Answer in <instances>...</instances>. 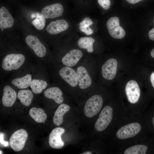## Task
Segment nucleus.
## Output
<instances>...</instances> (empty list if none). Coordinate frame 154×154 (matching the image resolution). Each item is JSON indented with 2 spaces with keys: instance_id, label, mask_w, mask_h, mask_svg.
I'll use <instances>...</instances> for the list:
<instances>
[{
  "instance_id": "29",
  "label": "nucleus",
  "mask_w": 154,
  "mask_h": 154,
  "mask_svg": "<svg viewBox=\"0 0 154 154\" xmlns=\"http://www.w3.org/2000/svg\"><path fill=\"white\" fill-rule=\"evenodd\" d=\"M4 135L2 133H0V143L5 147H7L9 145V144L8 142L4 141L3 139Z\"/></svg>"
},
{
  "instance_id": "5",
  "label": "nucleus",
  "mask_w": 154,
  "mask_h": 154,
  "mask_svg": "<svg viewBox=\"0 0 154 154\" xmlns=\"http://www.w3.org/2000/svg\"><path fill=\"white\" fill-rule=\"evenodd\" d=\"M28 137V133L25 130L20 129L16 131L10 138L11 147L15 151H21L23 148Z\"/></svg>"
},
{
  "instance_id": "35",
  "label": "nucleus",
  "mask_w": 154,
  "mask_h": 154,
  "mask_svg": "<svg viewBox=\"0 0 154 154\" xmlns=\"http://www.w3.org/2000/svg\"><path fill=\"white\" fill-rule=\"evenodd\" d=\"M152 123L153 126H154V116L152 119Z\"/></svg>"
},
{
  "instance_id": "27",
  "label": "nucleus",
  "mask_w": 154,
  "mask_h": 154,
  "mask_svg": "<svg viewBox=\"0 0 154 154\" xmlns=\"http://www.w3.org/2000/svg\"><path fill=\"white\" fill-rule=\"evenodd\" d=\"M36 18L32 21V23L37 29L42 30L45 26V18L41 13L38 12L36 13Z\"/></svg>"
},
{
  "instance_id": "1",
  "label": "nucleus",
  "mask_w": 154,
  "mask_h": 154,
  "mask_svg": "<svg viewBox=\"0 0 154 154\" xmlns=\"http://www.w3.org/2000/svg\"><path fill=\"white\" fill-rule=\"evenodd\" d=\"M77 75L79 89L93 88L95 84L96 63L93 58L84 57L74 68Z\"/></svg>"
},
{
  "instance_id": "21",
  "label": "nucleus",
  "mask_w": 154,
  "mask_h": 154,
  "mask_svg": "<svg viewBox=\"0 0 154 154\" xmlns=\"http://www.w3.org/2000/svg\"><path fill=\"white\" fill-rule=\"evenodd\" d=\"M30 116L36 122L44 123L47 116L42 109L35 107L31 108L29 112Z\"/></svg>"
},
{
  "instance_id": "16",
  "label": "nucleus",
  "mask_w": 154,
  "mask_h": 154,
  "mask_svg": "<svg viewBox=\"0 0 154 154\" xmlns=\"http://www.w3.org/2000/svg\"><path fill=\"white\" fill-rule=\"evenodd\" d=\"M3 94L2 99L3 105L5 107L13 106L16 99V91L9 86H5L3 89Z\"/></svg>"
},
{
  "instance_id": "9",
  "label": "nucleus",
  "mask_w": 154,
  "mask_h": 154,
  "mask_svg": "<svg viewBox=\"0 0 154 154\" xmlns=\"http://www.w3.org/2000/svg\"><path fill=\"white\" fill-rule=\"evenodd\" d=\"M140 124L133 123L125 125L120 128L116 133L117 137L120 139H125L136 135L141 129Z\"/></svg>"
},
{
  "instance_id": "33",
  "label": "nucleus",
  "mask_w": 154,
  "mask_h": 154,
  "mask_svg": "<svg viewBox=\"0 0 154 154\" xmlns=\"http://www.w3.org/2000/svg\"><path fill=\"white\" fill-rule=\"evenodd\" d=\"M151 56L154 58V48L151 50Z\"/></svg>"
},
{
  "instance_id": "23",
  "label": "nucleus",
  "mask_w": 154,
  "mask_h": 154,
  "mask_svg": "<svg viewBox=\"0 0 154 154\" xmlns=\"http://www.w3.org/2000/svg\"><path fill=\"white\" fill-rule=\"evenodd\" d=\"M17 96L23 104L28 106L31 103L33 96L31 90L27 89L19 91Z\"/></svg>"
},
{
  "instance_id": "25",
  "label": "nucleus",
  "mask_w": 154,
  "mask_h": 154,
  "mask_svg": "<svg viewBox=\"0 0 154 154\" xmlns=\"http://www.w3.org/2000/svg\"><path fill=\"white\" fill-rule=\"evenodd\" d=\"M93 24L92 20L90 18H85L79 24V29L80 31L84 33L87 35H90L92 34L93 31L89 26Z\"/></svg>"
},
{
  "instance_id": "6",
  "label": "nucleus",
  "mask_w": 154,
  "mask_h": 154,
  "mask_svg": "<svg viewBox=\"0 0 154 154\" xmlns=\"http://www.w3.org/2000/svg\"><path fill=\"white\" fill-rule=\"evenodd\" d=\"M113 115V110L111 107L108 106L104 107L95 123L96 129L100 132L105 130L111 122Z\"/></svg>"
},
{
  "instance_id": "31",
  "label": "nucleus",
  "mask_w": 154,
  "mask_h": 154,
  "mask_svg": "<svg viewBox=\"0 0 154 154\" xmlns=\"http://www.w3.org/2000/svg\"><path fill=\"white\" fill-rule=\"evenodd\" d=\"M129 3L134 4L139 3V2L143 1V0H125Z\"/></svg>"
},
{
  "instance_id": "7",
  "label": "nucleus",
  "mask_w": 154,
  "mask_h": 154,
  "mask_svg": "<svg viewBox=\"0 0 154 154\" xmlns=\"http://www.w3.org/2000/svg\"><path fill=\"white\" fill-rule=\"evenodd\" d=\"M84 57L81 50L73 49L69 50L62 57L61 62L63 65L74 68Z\"/></svg>"
},
{
  "instance_id": "36",
  "label": "nucleus",
  "mask_w": 154,
  "mask_h": 154,
  "mask_svg": "<svg viewBox=\"0 0 154 154\" xmlns=\"http://www.w3.org/2000/svg\"><path fill=\"white\" fill-rule=\"evenodd\" d=\"M0 153L1 154L2 153V152L0 150Z\"/></svg>"
},
{
  "instance_id": "8",
  "label": "nucleus",
  "mask_w": 154,
  "mask_h": 154,
  "mask_svg": "<svg viewBox=\"0 0 154 154\" xmlns=\"http://www.w3.org/2000/svg\"><path fill=\"white\" fill-rule=\"evenodd\" d=\"M107 28L110 35L113 38L117 39L123 38L125 35L123 29L119 25V19L117 17L110 18L106 23Z\"/></svg>"
},
{
  "instance_id": "32",
  "label": "nucleus",
  "mask_w": 154,
  "mask_h": 154,
  "mask_svg": "<svg viewBox=\"0 0 154 154\" xmlns=\"http://www.w3.org/2000/svg\"><path fill=\"white\" fill-rule=\"evenodd\" d=\"M150 79L152 86L154 88V71L151 73L150 76Z\"/></svg>"
},
{
  "instance_id": "11",
  "label": "nucleus",
  "mask_w": 154,
  "mask_h": 154,
  "mask_svg": "<svg viewBox=\"0 0 154 154\" xmlns=\"http://www.w3.org/2000/svg\"><path fill=\"white\" fill-rule=\"evenodd\" d=\"M125 92L127 99L131 103H136L140 96V90L137 83L134 80H131L126 84Z\"/></svg>"
},
{
  "instance_id": "18",
  "label": "nucleus",
  "mask_w": 154,
  "mask_h": 154,
  "mask_svg": "<svg viewBox=\"0 0 154 154\" xmlns=\"http://www.w3.org/2000/svg\"><path fill=\"white\" fill-rule=\"evenodd\" d=\"M14 21L11 15L5 7L0 9V28L5 29L12 27Z\"/></svg>"
},
{
  "instance_id": "15",
  "label": "nucleus",
  "mask_w": 154,
  "mask_h": 154,
  "mask_svg": "<svg viewBox=\"0 0 154 154\" xmlns=\"http://www.w3.org/2000/svg\"><path fill=\"white\" fill-rule=\"evenodd\" d=\"M68 27V24L66 21L58 20L50 23L47 27L46 30L49 34L55 35L66 31Z\"/></svg>"
},
{
  "instance_id": "28",
  "label": "nucleus",
  "mask_w": 154,
  "mask_h": 154,
  "mask_svg": "<svg viewBox=\"0 0 154 154\" xmlns=\"http://www.w3.org/2000/svg\"><path fill=\"white\" fill-rule=\"evenodd\" d=\"M98 5L105 10L109 9L111 5V0H97Z\"/></svg>"
},
{
  "instance_id": "3",
  "label": "nucleus",
  "mask_w": 154,
  "mask_h": 154,
  "mask_svg": "<svg viewBox=\"0 0 154 154\" xmlns=\"http://www.w3.org/2000/svg\"><path fill=\"white\" fill-rule=\"evenodd\" d=\"M63 66L59 70L58 74L64 84L70 88L79 89L77 75L74 68Z\"/></svg>"
},
{
  "instance_id": "24",
  "label": "nucleus",
  "mask_w": 154,
  "mask_h": 154,
  "mask_svg": "<svg viewBox=\"0 0 154 154\" xmlns=\"http://www.w3.org/2000/svg\"><path fill=\"white\" fill-rule=\"evenodd\" d=\"M47 84V82L44 80L34 79L32 80L30 87L34 93L38 94L40 93L45 89Z\"/></svg>"
},
{
  "instance_id": "4",
  "label": "nucleus",
  "mask_w": 154,
  "mask_h": 154,
  "mask_svg": "<svg viewBox=\"0 0 154 154\" xmlns=\"http://www.w3.org/2000/svg\"><path fill=\"white\" fill-rule=\"evenodd\" d=\"M25 60V56L22 54H9L3 58L2 67L6 71L17 70L23 64Z\"/></svg>"
},
{
  "instance_id": "2",
  "label": "nucleus",
  "mask_w": 154,
  "mask_h": 154,
  "mask_svg": "<svg viewBox=\"0 0 154 154\" xmlns=\"http://www.w3.org/2000/svg\"><path fill=\"white\" fill-rule=\"evenodd\" d=\"M102 97L98 94L92 96L86 101L84 112L88 117H92L97 115L101 109L103 104Z\"/></svg>"
},
{
  "instance_id": "19",
  "label": "nucleus",
  "mask_w": 154,
  "mask_h": 154,
  "mask_svg": "<svg viewBox=\"0 0 154 154\" xmlns=\"http://www.w3.org/2000/svg\"><path fill=\"white\" fill-rule=\"evenodd\" d=\"M70 106L65 104L60 105L56 110L53 118L54 124L57 126L61 125L63 123L64 114L70 110Z\"/></svg>"
},
{
  "instance_id": "10",
  "label": "nucleus",
  "mask_w": 154,
  "mask_h": 154,
  "mask_svg": "<svg viewBox=\"0 0 154 154\" xmlns=\"http://www.w3.org/2000/svg\"><path fill=\"white\" fill-rule=\"evenodd\" d=\"M117 65V61L114 58H110L106 60L101 67L102 78L109 81L114 79L116 74Z\"/></svg>"
},
{
  "instance_id": "14",
  "label": "nucleus",
  "mask_w": 154,
  "mask_h": 154,
  "mask_svg": "<svg viewBox=\"0 0 154 154\" xmlns=\"http://www.w3.org/2000/svg\"><path fill=\"white\" fill-rule=\"evenodd\" d=\"M63 11V5L60 3H56L44 7L41 13L45 19H53L62 15Z\"/></svg>"
},
{
  "instance_id": "20",
  "label": "nucleus",
  "mask_w": 154,
  "mask_h": 154,
  "mask_svg": "<svg viewBox=\"0 0 154 154\" xmlns=\"http://www.w3.org/2000/svg\"><path fill=\"white\" fill-rule=\"evenodd\" d=\"M95 40L90 37H83L80 38L77 42V45L81 49H84L89 53L94 51V44Z\"/></svg>"
},
{
  "instance_id": "22",
  "label": "nucleus",
  "mask_w": 154,
  "mask_h": 154,
  "mask_svg": "<svg viewBox=\"0 0 154 154\" xmlns=\"http://www.w3.org/2000/svg\"><path fill=\"white\" fill-rule=\"evenodd\" d=\"M32 81L31 75L27 74L22 77L14 79L11 83L19 88L25 89L30 86Z\"/></svg>"
},
{
  "instance_id": "37",
  "label": "nucleus",
  "mask_w": 154,
  "mask_h": 154,
  "mask_svg": "<svg viewBox=\"0 0 154 154\" xmlns=\"http://www.w3.org/2000/svg\"><path fill=\"white\" fill-rule=\"evenodd\" d=\"M153 22L154 23V18L153 19Z\"/></svg>"
},
{
  "instance_id": "26",
  "label": "nucleus",
  "mask_w": 154,
  "mask_h": 154,
  "mask_svg": "<svg viewBox=\"0 0 154 154\" xmlns=\"http://www.w3.org/2000/svg\"><path fill=\"white\" fill-rule=\"evenodd\" d=\"M147 149V146L143 145H137L127 149L124 154H145Z\"/></svg>"
},
{
  "instance_id": "17",
  "label": "nucleus",
  "mask_w": 154,
  "mask_h": 154,
  "mask_svg": "<svg viewBox=\"0 0 154 154\" xmlns=\"http://www.w3.org/2000/svg\"><path fill=\"white\" fill-rule=\"evenodd\" d=\"M47 98L53 100L58 104H61L64 100L62 96L63 92L59 87L54 86L50 87L46 90L44 93Z\"/></svg>"
},
{
  "instance_id": "13",
  "label": "nucleus",
  "mask_w": 154,
  "mask_h": 154,
  "mask_svg": "<svg viewBox=\"0 0 154 154\" xmlns=\"http://www.w3.org/2000/svg\"><path fill=\"white\" fill-rule=\"evenodd\" d=\"M64 128L61 127H56L52 130L49 137V143L52 148L60 149L64 146V143L62 140L61 135L65 132Z\"/></svg>"
},
{
  "instance_id": "34",
  "label": "nucleus",
  "mask_w": 154,
  "mask_h": 154,
  "mask_svg": "<svg viewBox=\"0 0 154 154\" xmlns=\"http://www.w3.org/2000/svg\"><path fill=\"white\" fill-rule=\"evenodd\" d=\"M82 154H92V153L90 151H86L82 153Z\"/></svg>"
},
{
  "instance_id": "30",
  "label": "nucleus",
  "mask_w": 154,
  "mask_h": 154,
  "mask_svg": "<svg viewBox=\"0 0 154 154\" xmlns=\"http://www.w3.org/2000/svg\"><path fill=\"white\" fill-rule=\"evenodd\" d=\"M148 35L149 38L154 41V27L149 31Z\"/></svg>"
},
{
  "instance_id": "12",
  "label": "nucleus",
  "mask_w": 154,
  "mask_h": 154,
  "mask_svg": "<svg viewBox=\"0 0 154 154\" xmlns=\"http://www.w3.org/2000/svg\"><path fill=\"white\" fill-rule=\"evenodd\" d=\"M25 42L38 56L42 57L45 56L46 52V48L37 37L28 35L25 38Z\"/></svg>"
}]
</instances>
